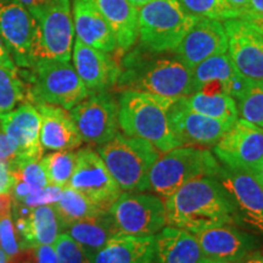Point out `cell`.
<instances>
[{"mask_svg": "<svg viewBox=\"0 0 263 263\" xmlns=\"http://www.w3.org/2000/svg\"><path fill=\"white\" fill-rule=\"evenodd\" d=\"M29 91L18 72L0 67V114H6L24 103Z\"/></svg>", "mask_w": 263, "mask_h": 263, "instance_id": "cell-32", "label": "cell"}, {"mask_svg": "<svg viewBox=\"0 0 263 263\" xmlns=\"http://www.w3.org/2000/svg\"><path fill=\"white\" fill-rule=\"evenodd\" d=\"M15 161L0 159V194L11 193L14 188L16 177L14 173Z\"/></svg>", "mask_w": 263, "mask_h": 263, "instance_id": "cell-40", "label": "cell"}, {"mask_svg": "<svg viewBox=\"0 0 263 263\" xmlns=\"http://www.w3.org/2000/svg\"><path fill=\"white\" fill-rule=\"evenodd\" d=\"M98 154L121 190L143 193L149 190V173L161 154L149 141L118 133Z\"/></svg>", "mask_w": 263, "mask_h": 263, "instance_id": "cell-4", "label": "cell"}, {"mask_svg": "<svg viewBox=\"0 0 263 263\" xmlns=\"http://www.w3.org/2000/svg\"><path fill=\"white\" fill-rule=\"evenodd\" d=\"M202 254L218 261L241 262L256 248V239L230 224L213 227L196 233Z\"/></svg>", "mask_w": 263, "mask_h": 263, "instance_id": "cell-20", "label": "cell"}, {"mask_svg": "<svg viewBox=\"0 0 263 263\" xmlns=\"http://www.w3.org/2000/svg\"><path fill=\"white\" fill-rule=\"evenodd\" d=\"M171 129L182 145L213 146L234 123L197 114L177 100L168 114Z\"/></svg>", "mask_w": 263, "mask_h": 263, "instance_id": "cell-18", "label": "cell"}, {"mask_svg": "<svg viewBox=\"0 0 263 263\" xmlns=\"http://www.w3.org/2000/svg\"><path fill=\"white\" fill-rule=\"evenodd\" d=\"M216 178L233 203L236 222L263 235V188L254 174L221 164Z\"/></svg>", "mask_w": 263, "mask_h": 263, "instance_id": "cell-11", "label": "cell"}, {"mask_svg": "<svg viewBox=\"0 0 263 263\" xmlns=\"http://www.w3.org/2000/svg\"><path fill=\"white\" fill-rule=\"evenodd\" d=\"M129 2L133 4L134 6H137V8H139V6L146 4V3L151 2V0H129Z\"/></svg>", "mask_w": 263, "mask_h": 263, "instance_id": "cell-52", "label": "cell"}, {"mask_svg": "<svg viewBox=\"0 0 263 263\" xmlns=\"http://www.w3.org/2000/svg\"><path fill=\"white\" fill-rule=\"evenodd\" d=\"M27 263H59L52 245H38L27 249Z\"/></svg>", "mask_w": 263, "mask_h": 263, "instance_id": "cell-39", "label": "cell"}, {"mask_svg": "<svg viewBox=\"0 0 263 263\" xmlns=\"http://www.w3.org/2000/svg\"><path fill=\"white\" fill-rule=\"evenodd\" d=\"M166 223L196 233L236 222L234 207L216 177H200L163 199Z\"/></svg>", "mask_w": 263, "mask_h": 263, "instance_id": "cell-1", "label": "cell"}, {"mask_svg": "<svg viewBox=\"0 0 263 263\" xmlns=\"http://www.w3.org/2000/svg\"><path fill=\"white\" fill-rule=\"evenodd\" d=\"M68 186L89 199L103 211H108L122 194L100 155L88 147L77 151V163Z\"/></svg>", "mask_w": 263, "mask_h": 263, "instance_id": "cell-12", "label": "cell"}, {"mask_svg": "<svg viewBox=\"0 0 263 263\" xmlns=\"http://www.w3.org/2000/svg\"><path fill=\"white\" fill-rule=\"evenodd\" d=\"M16 155L17 154H16L15 145L4 133V130L0 129V159L15 161Z\"/></svg>", "mask_w": 263, "mask_h": 263, "instance_id": "cell-41", "label": "cell"}, {"mask_svg": "<svg viewBox=\"0 0 263 263\" xmlns=\"http://www.w3.org/2000/svg\"><path fill=\"white\" fill-rule=\"evenodd\" d=\"M186 12L196 17L211 20L238 18L226 0H178Z\"/></svg>", "mask_w": 263, "mask_h": 263, "instance_id": "cell-33", "label": "cell"}, {"mask_svg": "<svg viewBox=\"0 0 263 263\" xmlns=\"http://www.w3.org/2000/svg\"><path fill=\"white\" fill-rule=\"evenodd\" d=\"M117 87L160 97L182 99L193 93V68L176 54L164 55L149 49H129L122 60Z\"/></svg>", "mask_w": 263, "mask_h": 263, "instance_id": "cell-2", "label": "cell"}, {"mask_svg": "<svg viewBox=\"0 0 263 263\" xmlns=\"http://www.w3.org/2000/svg\"><path fill=\"white\" fill-rule=\"evenodd\" d=\"M72 17L78 41L108 54L116 50L117 42L112 28L93 0H73Z\"/></svg>", "mask_w": 263, "mask_h": 263, "instance_id": "cell-22", "label": "cell"}, {"mask_svg": "<svg viewBox=\"0 0 263 263\" xmlns=\"http://www.w3.org/2000/svg\"><path fill=\"white\" fill-rule=\"evenodd\" d=\"M221 163L210 150L182 145L160 155L149 173V190L166 199L183 184L200 177H216Z\"/></svg>", "mask_w": 263, "mask_h": 263, "instance_id": "cell-5", "label": "cell"}, {"mask_svg": "<svg viewBox=\"0 0 263 263\" xmlns=\"http://www.w3.org/2000/svg\"><path fill=\"white\" fill-rule=\"evenodd\" d=\"M184 106L197 114L234 123L239 118L235 99L219 90H197L188 97L178 99Z\"/></svg>", "mask_w": 263, "mask_h": 263, "instance_id": "cell-28", "label": "cell"}, {"mask_svg": "<svg viewBox=\"0 0 263 263\" xmlns=\"http://www.w3.org/2000/svg\"><path fill=\"white\" fill-rule=\"evenodd\" d=\"M41 163L47 174L49 184L65 188L70 183L77 163V153L72 150L55 151L42 156Z\"/></svg>", "mask_w": 263, "mask_h": 263, "instance_id": "cell-31", "label": "cell"}, {"mask_svg": "<svg viewBox=\"0 0 263 263\" xmlns=\"http://www.w3.org/2000/svg\"><path fill=\"white\" fill-rule=\"evenodd\" d=\"M12 211V196L11 193L0 194V218L11 215Z\"/></svg>", "mask_w": 263, "mask_h": 263, "instance_id": "cell-45", "label": "cell"}, {"mask_svg": "<svg viewBox=\"0 0 263 263\" xmlns=\"http://www.w3.org/2000/svg\"><path fill=\"white\" fill-rule=\"evenodd\" d=\"M52 206L55 207L59 217H60L64 229L66 226L73 222L82 221V219L90 218V217L98 216L100 213L107 212L99 209L89 199H87L84 195H82L81 193H78L77 190L72 189L68 185L62 188L60 199Z\"/></svg>", "mask_w": 263, "mask_h": 263, "instance_id": "cell-29", "label": "cell"}, {"mask_svg": "<svg viewBox=\"0 0 263 263\" xmlns=\"http://www.w3.org/2000/svg\"><path fill=\"white\" fill-rule=\"evenodd\" d=\"M250 172L254 174L255 178L258 180V183L261 184V186L263 188V160L255 167V168L250 171Z\"/></svg>", "mask_w": 263, "mask_h": 263, "instance_id": "cell-48", "label": "cell"}, {"mask_svg": "<svg viewBox=\"0 0 263 263\" xmlns=\"http://www.w3.org/2000/svg\"><path fill=\"white\" fill-rule=\"evenodd\" d=\"M242 263H263V255L259 254V252H256V254L249 256L248 259Z\"/></svg>", "mask_w": 263, "mask_h": 263, "instance_id": "cell-49", "label": "cell"}, {"mask_svg": "<svg viewBox=\"0 0 263 263\" xmlns=\"http://www.w3.org/2000/svg\"><path fill=\"white\" fill-rule=\"evenodd\" d=\"M65 229L90 256L103 248L114 235L120 233L108 211L71 223L66 226Z\"/></svg>", "mask_w": 263, "mask_h": 263, "instance_id": "cell-27", "label": "cell"}, {"mask_svg": "<svg viewBox=\"0 0 263 263\" xmlns=\"http://www.w3.org/2000/svg\"><path fill=\"white\" fill-rule=\"evenodd\" d=\"M108 213L124 234L156 235L167 224L163 199L153 194L123 192Z\"/></svg>", "mask_w": 263, "mask_h": 263, "instance_id": "cell-9", "label": "cell"}, {"mask_svg": "<svg viewBox=\"0 0 263 263\" xmlns=\"http://www.w3.org/2000/svg\"><path fill=\"white\" fill-rule=\"evenodd\" d=\"M99 11L112 28L117 48L128 51L139 37L138 8L129 0H93Z\"/></svg>", "mask_w": 263, "mask_h": 263, "instance_id": "cell-26", "label": "cell"}, {"mask_svg": "<svg viewBox=\"0 0 263 263\" xmlns=\"http://www.w3.org/2000/svg\"><path fill=\"white\" fill-rule=\"evenodd\" d=\"M0 248L9 258L12 259V262L18 257L21 252L20 240L12 221V213L0 218Z\"/></svg>", "mask_w": 263, "mask_h": 263, "instance_id": "cell-37", "label": "cell"}, {"mask_svg": "<svg viewBox=\"0 0 263 263\" xmlns=\"http://www.w3.org/2000/svg\"><path fill=\"white\" fill-rule=\"evenodd\" d=\"M29 221L32 226L34 245H54L64 226L57 210L52 205L38 206L32 209Z\"/></svg>", "mask_w": 263, "mask_h": 263, "instance_id": "cell-30", "label": "cell"}, {"mask_svg": "<svg viewBox=\"0 0 263 263\" xmlns=\"http://www.w3.org/2000/svg\"><path fill=\"white\" fill-rule=\"evenodd\" d=\"M0 263H14L11 258H9L4 251H3L2 248H0Z\"/></svg>", "mask_w": 263, "mask_h": 263, "instance_id": "cell-51", "label": "cell"}, {"mask_svg": "<svg viewBox=\"0 0 263 263\" xmlns=\"http://www.w3.org/2000/svg\"><path fill=\"white\" fill-rule=\"evenodd\" d=\"M70 115L82 140L91 145H104L120 129L118 103L107 90L90 93Z\"/></svg>", "mask_w": 263, "mask_h": 263, "instance_id": "cell-10", "label": "cell"}, {"mask_svg": "<svg viewBox=\"0 0 263 263\" xmlns=\"http://www.w3.org/2000/svg\"><path fill=\"white\" fill-rule=\"evenodd\" d=\"M2 129L16 147L15 162L39 161L43 156V147L39 139L41 114L35 105L22 103L6 114H0Z\"/></svg>", "mask_w": 263, "mask_h": 263, "instance_id": "cell-16", "label": "cell"}, {"mask_svg": "<svg viewBox=\"0 0 263 263\" xmlns=\"http://www.w3.org/2000/svg\"><path fill=\"white\" fill-rule=\"evenodd\" d=\"M0 67L12 72H18V67L12 60L11 55H10L8 48H6L5 43L3 42L2 38H0Z\"/></svg>", "mask_w": 263, "mask_h": 263, "instance_id": "cell-42", "label": "cell"}, {"mask_svg": "<svg viewBox=\"0 0 263 263\" xmlns=\"http://www.w3.org/2000/svg\"><path fill=\"white\" fill-rule=\"evenodd\" d=\"M35 27L34 17L24 5L15 0H0V38L16 66L25 70L34 65Z\"/></svg>", "mask_w": 263, "mask_h": 263, "instance_id": "cell-14", "label": "cell"}, {"mask_svg": "<svg viewBox=\"0 0 263 263\" xmlns=\"http://www.w3.org/2000/svg\"><path fill=\"white\" fill-rule=\"evenodd\" d=\"M41 114L39 139L43 150L64 151L80 147L83 143L71 115L66 108L50 104H35Z\"/></svg>", "mask_w": 263, "mask_h": 263, "instance_id": "cell-21", "label": "cell"}, {"mask_svg": "<svg viewBox=\"0 0 263 263\" xmlns=\"http://www.w3.org/2000/svg\"><path fill=\"white\" fill-rule=\"evenodd\" d=\"M15 2L24 5L25 8L31 12L32 16H35L38 12H41L43 9L47 8L52 0H15Z\"/></svg>", "mask_w": 263, "mask_h": 263, "instance_id": "cell-43", "label": "cell"}, {"mask_svg": "<svg viewBox=\"0 0 263 263\" xmlns=\"http://www.w3.org/2000/svg\"><path fill=\"white\" fill-rule=\"evenodd\" d=\"M197 18L178 0H151L138 8L141 45L154 52L172 51Z\"/></svg>", "mask_w": 263, "mask_h": 263, "instance_id": "cell-6", "label": "cell"}, {"mask_svg": "<svg viewBox=\"0 0 263 263\" xmlns=\"http://www.w3.org/2000/svg\"><path fill=\"white\" fill-rule=\"evenodd\" d=\"M28 71H31L29 97L35 104H50L71 110L90 94L70 62L37 60Z\"/></svg>", "mask_w": 263, "mask_h": 263, "instance_id": "cell-7", "label": "cell"}, {"mask_svg": "<svg viewBox=\"0 0 263 263\" xmlns=\"http://www.w3.org/2000/svg\"><path fill=\"white\" fill-rule=\"evenodd\" d=\"M245 22L251 26L252 28H255L259 34L263 35V15H256V14H245L242 15L241 17Z\"/></svg>", "mask_w": 263, "mask_h": 263, "instance_id": "cell-44", "label": "cell"}, {"mask_svg": "<svg viewBox=\"0 0 263 263\" xmlns=\"http://www.w3.org/2000/svg\"><path fill=\"white\" fill-rule=\"evenodd\" d=\"M236 105L242 120L263 128V81L251 82Z\"/></svg>", "mask_w": 263, "mask_h": 263, "instance_id": "cell-34", "label": "cell"}, {"mask_svg": "<svg viewBox=\"0 0 263 263\" xmlns=\"http://www.w3.org/2000/svg\"><path fill=\"white\" fill-rule=\"evenodd\" d=\"M228 55L242 77L263 81V35L241 18L226 20Z\"/></svg>", "mask_w": 263, "mask_h": 263, "instance_id": "cell-15", "label": "cell"}, {"mask_svg": "<svg viewBox=\"0 0 263 263\" xmlns=\"http://www.w3.org/2000/svg\"><path fill=\"white\" fill-rule=\"evenodd\" d=\"M200 263H242V262H228V261H218V259H212L203 257Z\"/></svg>", "mask_w": 263, "mask_h": 263, "instance_id": "cell-50", "label": "cell"}, {"mask_svg": "<svg viewBox=\"0 0 263 263\" xmlns=\"http://www.w3.org/2000/svg\"><path fill=\"white\" fill-rule=\"evenodd\" d=\"M155 235L138 236L117 233L91 255L93 263H153Z\"/></svg>", "mask_w": 263, "mask_h": 263, "instance_id": "cell-24", "label": "cell"}, {"mask_svg": "<svg viewBox=\"0 0 263 263\" xmlns=\"http://www.w3.org/2000/svg\"><path fill=\"white\" fill-rule=\"evenodd\" d=\"M212 154L222 166L251 171L263 160V128L238 118L213 145Z\"/></svg>", "mask_w": 263, "mask_h": 263, "instance_id": "cell-13", "label": "cell"}, {"mask_svg": "<svg viewBox=\"0 0 263 263\" xmlns=\"http://www.w3.org/2000/svg\"><path fill=\"white\" fill-rule=\"evenodd\" d=\"M227 50L228 39L222 22L199 17L172 51L184 64L194 68L206 59L224 54Z\"/></svg>", "mask_w": 263, "mask_h": 263, "instance_id": "cell-17", "label": "cell"}, {"mask_svg": "<svg viewBox=\"0 0 263 263\" xmlns=\"http://www.w3.org/2000/svg\"><path fill=\"white\" fill-rule=\"evenodd\" d=\"M176 101L145 91H122L118 101L121 129L126 136L149 141L160 154L182 146L168 120L170 110Z\"/></svg>", "mask_w": 263, "mask_h": 263, "instance_id": "cell-3", "label": "cell"}, {"mask_svg": "<svg viewBox=\"0 0 263 263\" xmlns=\"http://www.w3.org/2000/svg\"><path fill=\"white\" fill-rule=\"evenodd\" d=\"M14 173L16 179L24 180L31 186L32 192L43 189L49 185L47 174L43 168L41 160L28 161V162H14Z\"/></svg>", "mask_w": 263, "mask_h": 263, "instance_id": "cell-36", "label": "cell"}, {"mask_svg": "<svg viewBox=\"0 0 263 263\" xmlns=\"http://www.w3.org/2000/svg\"><path fill=\"white\" fill-rule=\"evenodd\" d=\"M245 14L263 15V0H250ZM242 16V15H241Z\"/></svg>", "mask_w": 263, "mask_h": 263, "instance_id": "cell-47", "label": "cell"}, {"mask_svg": "<svg viewBox=\"0 0 263 263\" xmlns=\"http://www.w3.org/2000/svg\"><path fill=\"white\" fill-rule=\"evenodd\" d=\"M33 17L37 24L33 48L34 62L37 60L70 62L74 43L71 0H52Z\"/></svg>", "mask_w": 263, "mask_h": 263, "instance_id": "cell-8", "label": "cell"}, {"mask_svg": "<svg viewBox=\"0 0 263 263\" xmlns=\"http://www.w3.org/2000/svg\"><path fill=\"white\" fill-rule=\"evenodd\" d=\"M61 193L62 188H60V186L49 184L45 188L32 192L27 197H26L22 203H25V205L28 207H32V209L44 205H54V203H57L59 201V199H60Z\"/></svg>", "mask_w": 263, "mask_h": 263, "instance_id": "cell-38", "label": "cell"}, {"mask_svg": "<svg viewBox=\"0 0 263 263\" xmlns=\"http://www.w3.org/2000/svg\"><path fill=\"white\" fill-rule=\"evenodd\" d=\"M205 257L192 233L163 227L155 235V258L159 263H200Z\"/></svg>", "mask_w": 263, "mask_h": 263, "instance_id": "cell-25", "label": "cell"}, {"mask_svg": "<svg viewBox=\"0 0 263 263\" xmlns=\"http://www.w3.org/2000/svg\"><path fill=\"white\" fill-rule=\"evenodd\" d=\"M210 83H221L226 93L238 101L251 82L239 73L229 55L224 52L206 59L193 68V93Z\"/></svg>", "mask_w": 263, "mask_h": 263, "instance_id": "cell-23", "label": "cell"}, {"mask_svg": "<svg viewBox=\"0 0 263 263\" xmlns=\"http://www.w3.org/2000/svg\"><path fill=\"white\" fill-rule=\"evenodd\" d=\"M73 67L90 93L107 90L117 83L121 66L108 55L84 44L78 39L73 43Z\"/></svg>", "mask_w": 263, "mask_h": 263, "instance_id": "cell-19", "label": "cell"}, {"mask_svg": "<svg viewBox=\"0 0 263 263\" xmlns=\"http://www.w3.org/2000/svg\"><path fill=\"white\" fill-rule=\"evenodd\" d=\"M226 2L228 3L230 9L238 15V18H239L241 17V15H244L246 9H248L250 0H226Z\"/></svg>", "mask_w": 263, "mask_h": 263, "instance_id": "cell-46", "label": "cell"}, {"mask_svg": "<svg viewBox=\"0 0 263 263\" xmlns=\"http://www.w3.org/2000/svg\"><path fill=\"white\" fill-rule=\"evenodd\" d=\"M59 263H93L91 256L67 233H60L54 242Z\"/></svg>", "mask_w": 263, "mask_h": 263, "instance_id": "cell-35", "label": "cell"}]
</instances>
